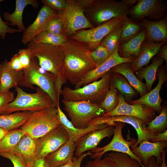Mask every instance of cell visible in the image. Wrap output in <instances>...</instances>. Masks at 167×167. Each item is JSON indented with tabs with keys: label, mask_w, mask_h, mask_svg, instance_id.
Returning a JSON list of instances; mask_svg holds the SVG:
<instances>
[{
	"label": "cell",
	"mask_w": 167,
	"mask_h": 167,
	"mask_svg": "<svg viewBox=\"0 0 167 167\" xmlns=\"http://www.w3.org/2000/svg\"><path fill=\"white\" fill-rule=\"evenodd\" d=\"M64 109L71 119L62 118L60 125L67 131L69 139L76 143L79 139L86 133L106 127L104 124H98L90 122L94 118L106 113L99 104L87 101H73L62 100Z\"/></svg>",
	"instance_id": "1"
},
{
	"label": "cell",
	"mask_w": 167,
	"mask_h": 167,
	"mask_svg": "<svg viewBox=\"0 0 167 167\" xmlns=\"http://www.w3.org/2000/svg\"><path fill=\"white\" fill-rule=\"evenodd\" d=\"M61 46L64 52L62 76L75 85L86 74L96 68L89 55L90 48L84 43L69 38Z\"/></svg>",
	"instance_id": "2"
},
{
	"label": "cell",
	"mask_w": 167,
	"mask_h": 167,
	"mask_svg": "<svg viewBox=\"0 0 167 167\" xmlns=\"http://www.w3.org/2000/svg\"><path fill=\"white\" fill-rule=\"evenodd\" d=\"M27 45L32 58L36 59L41 67L54 75L56 83L65 84L66 81L61 75L64 60V52L62 46L32 41Z\"/></svg>",
	"instance_id": "3"
},
{
	"label": "cell",
	"mask_w": 167,
	"mask_h": 167,
	"mask_svg": "<svg viewBox=\"0 0 167 167\" xmlns=\"http://www.w3.org/2000/svg\"><path fill=\"white\" fill-rule=\"evenodd\" d=\"M113 72L110 71L99 80L74 89L65 87L60 94L63 99L68 101H87L100 104L104 100L109 90Z\"/></svg>",
	"instance_id": "4"
},
{
	"label": "cell",
	"mask_w": 167,
	"mask_h": 167,
	"mask_svg": "<svg viewBox=\"0 0 167 167\" xmlns=\"http://www.w3.org/2000/svg\"><path fill=\"white\" fill-rule=\"evenodd\" d=\"M15 88L16 97L8 105L1 115L19 111H35L51 106L57 107L50 96L38 87L33 93L26 92L18 87Z\"/></svg>",
	"instance_id": "5"
},
{
	"label": "cell",
	"mask_w": 167,
	"mask_h": 167,
	"mask_svg": "<svg viewBox=\"0 0 167 167\" xmlns=\"http://www.w3.org/2000/svg\"><path fill=\"white\" fill-rule=\"evenodd\" d=\"M24 75L18 86L33 89L35 85L51 97L55 105L59 104L55 88L56 76L38 65L36 59L32 58L30 66L23 70Z\"/></svg>",
	"instance_id": "6"
},
{
	"label": "cell",
	"mask_w": 167,
	"mask_h": 167,
	"mask_svg": "<svg viewBox=\"0 0 167 167\" xmlns=\"http://www.w3.org/2000/svg\"><path fill=\"white\" fill-rule=\"evenodd\" d=\"M57 112L55 106L33 111L20 128L26 134L37 139L60 125Z\"/></svg>",
	"instance_id": "7"
},
{
	"label": "cell",
	"mask_w": 167,
	"mask_h": 167,
	"mask_svg": "<svg viewBox=\"0 0 167 167\" xmlns=\"http://www.w3.org/2000/svg\"><path fill=\"white\" fill-rule=\"evenodd\" d=\"M130 9L122 1L99 0L96 5L84 13L95 27L113 18L127 16Z\"/></svg>",
	"instance_id": "8"
},
{
	"label": "cell",
	"mask_w": 167,
	"mask_h": 167,
	"mask_svg": "<svg viewBox=\"0 0 167 167\" xmlns=\"http://www.w3.org/2000/svg\"><path fill=\"white\" fill-rule=\"evenodd\" d=\"M66 6L62 11L58 12L57 17L62 23L64 36L69 38L81 29L95 27L85 16L83 10L75 0H66Z\"/></svg>",
	"instance_id": "9"
},
{
	"label": "cell",
	"mask_w": 167,
	"mask_h": 167,
	"mask_svg": "<svg viewBox=\"0 0 167 167\" xmlns=\"http://www.w3.org/2000/svg\"><path fill=\"white\" fill-rule=\"evenodd\" d=\"M167 3L164 0H138L127 16L139 22L144 19L151 21L162 19L167 14Z\"/></svg>",
	"instance_id": "10"
},
{
	"label": "cell",
	"mask_w": 167,
	"mask_h": 167,
	"mask_svg": "<svg viewBox=\"0 0 167 167\" xmlns=\"http://www.w3.org/2000/svg\"><path fill=\"white\" fill-rule=\"evenodd\" d=\"M124 17L113 18L93 28L79 31L69 39L87 44L93 51L105 36L122 24Z\"/></svg>",
	"instance_id": "11"
},
{
	"label": "cell",
	"mask_w": 167,
	"mask_h": 167,
	"mask_svg": "<svg viewBox=\"0 0 167 167\" xmlns=\"http://www.w3.org/2000/svg\"><path fill=\"white\" fill-rule=\"evenodd\" d=\"M125 126L124 123L115 122L113 136L111 142L106 145L101 147H97L91 152L93 154L90 157L93 159L96 157L101 158L105 153L109 151L125 153L135 159L141 164V159L134 155L131 152L130 147H132L136 143V140L131 139L130 141L124 139L122 134L123 128Z\"/></svg>",
	"instance_id": "12"
},
{
	"label": "cell",
	"mask_w": 167,
	"mask_h": 167,
	"mask_svg": "<svg viewBox=\"0 0 167 167\" xmlns=\"http://www.w3.org/2000/svg\"><path fill=\"white\" fill-rule=\"evenodd\" d=\"M69 137L66 130L61 125L37 139L36 158H45L65 144Z\"/></svg>",
	"instance_id": "13"
},
{
	"label": "cell",
	"mask_w": 167,
	"mask_h": 167,
	"mask_svg": "<svg viewBox=\"0 0 167 167\" xmlns=\"http://www.w3.org/2000/svg\"><path fill=\"white\" fill-rule=\"evenodd\" d=\"M119 102L113 111L102 115L104 116L126 115L139 118L146 124L151 122L156 117V111L152 108L141 104L131 105L125 100L123 95L119 93Z\"/></svg>",
	"instance_id": "14"
},
{
	"label": "cell",
	"mask_w": 167,
	"mask_h": 167,
	"mask_svg": "<svg viewBox=\"0 0 167 167\" xmlns=\"http://www.w3.org/2000/svg\"><path fill=\"white\" fill-rule=\"evenodd\" d=\"M118 47L104 63L86 74L75 85V89L97 81L115 66L124 62L131 63L136 58L135 57L128 58L120 57L118 54Z\"/></svg>",
	"instance_id": "15"
},
{
	"label": "cell",
	"mask_w": 167,
	"mask_h": 167,
	"mask_svg": "<svg viewBox=\"0 0 167 167\" xmlns=\"http://www.w3.org/2000/svg\"><path fill=\"white\" fill-rule=\"evenodd\" d=\"M57 11L43 5L35 20L23 32L22 43L27 45L32 41L38 34L44 31L47 24L57 16Z\"/></svg>",
	"instance_id": "16"
},
{
	"label": "cell",
	"mask_w": 167,
	"mask_h": 167,
	"mask_svg": "<svg viewBox=\"0 0 167 167\" xmlns=\"http://www.w3.org/2000/svg\"><path fill=\"white\" fill-rule=\"evenodd\" d=\"M114 128V126H109L84 134L77 143L74 152L75 156L78 157L86 151L96 149L102 139L105 137L109 138L113 134Z\"/></svg>",
	"instance_id": "17"
},
{
	"label": "cell",
	"mask_w": 167,
	"mask_h": 167,
	"mask_svg": "<svg viewBox=\"0 0 167 167\" xmlns=\"http://www.w3.org/2000/svg\"><path fill=\"white\" fill-rule=\"evenodd\" d=\"M99 119L102 123L108 124L116 122H120L131 125L136 130L138 139L136 143L131 148L135 147L143 140L150 142L154 139L156 134L146 130V124L141 119L134 117L126 115H117L114 116H100Z\"/></svg>",
	"instance_id": "18"
},
{
	"label": "cell",
	"mask_w": 167,
	"mask_h": 167,
	"mask_svg": "<svg viewBox=\"0 0 167 167\" xmlns=\"http://www.w3.org/2000/svg\"><path fill=\"white\" fill-rule=\"evenodd\" d=\"M156 75L158 82L156 87L139 98L130 102L129 104L144 105L152 108L156 112H161L162 109L161 103L163 100L160 96V92L162 85L167 78L164 65H162L159 67Z\"/></svg>",
	"instance_id": "19"
},
{
	"label": "cell",
	"mask_w": 167,
	"mask_h": 167,
	"mask_svg": "<svg viewBox=\"0 0 167 167\" xmlns=\"http://www.w3.org/2000/svg\"><path fill=\"white\" fill-rule=\"evenodd\" d=\"M139 145L131 148V151L135 156L140 158L145 167L148 165L149 158L154 156L157 163L161 165L162 162L161 152L167 147V141H160L151 142L143 140L140 142Z\"/></svg>",
	"instance_id": "20"
},
{
	"label": "cell",
	"mask_w": 167,
	"mask_h": 167,
	"mask_svg": "<svg viewBox=\"0 0 167 167\" xmlns=\"http://www.w3.org/2000/svg\"><path fill=\"white\" fill-rule=\"evenodd\" d=\"M139 22L146 31V41L167 42V14L158 21H151L144 19Z\"/></svg>",
	"instance_id": "21"
},
{
	"label": "cell",
	"mask_w": 167,
	"mask_h": 167,
	"mask_svg": "<svg viewBox=\"0 0 167 167\" xmlns=\"http://www.w3.org/2000/svg\"><path fill=\"white\" fill-rule=\"evenodd\" d=\"M77 143L69 139L63 145L45 159L50 167H58L72 161Z\"/></svg>",
	"instance_id": "22"
},
{
	"label": "cell",
	"mask_w": 167,
	"mask_h": 167,
	"mask_svg": "<svg viewBox=\"0 0 167 167\" xmlns=\"http://www.w3.org/2000/svg\"><path fill=\"white\" fill-rule=\"evenodd\" d=\"M36 141L26 134L10 152L20 157L29 165L36 158Z\"/></svg>",
	"instance_id": "23"
},
{
	"label": "cell",
	"mask_w": 167,
	"mask_h": 167,
	"mask_svg": "<svg viewBox=\"0 0 167 167\" xmlns=\"http://www.w3.org/2000/svg\"><path fill=\"white\" fill-rule=\"evenodd\" d=\"M167 42L160 43L145 41L143 44L140 54L131 63V70L134 73L147 65L151 59L156 55L161 47Z\"/></svg>",
	"instance_id": "24"
},
{
	"label": "cell",
	"mask_w": 167,
	"mask_h": 167,
	"mask_svg": "<svg viewBox=\"0 0 167 167\" xmlns=\"http://www.w3.org/2000/svg\"><path fill=\"white\" fill-rule=\"evenodd\" d=\"M15 8L14 11L12 13L5 11L3 14L4 19L9 22V24L13 26H16L18 29L22 32L26 29L23 20V15L25 7L31 5L34 9H37L39 3L36 0H16Z\"/></svg>",
	"instance_id": "25"
},
{
	"label": "cell",
	"mask_w": 167,
	"mask_h": 167,
	"mask_svg": "<svg viewBox=\"0 0 167 167\" xmlns=\"http://www.w3.org/2000/svg\"><path fill=\"white\" fill-rule=\"evenodd\" d=\"M2 64L0 93H4L9 92L11 88L19 86L24 72L23 71H16L11 68L7 60H5Z\"/></svg>",
	"instance_id": "26"
},
{
	"label": "cell",
	"mask_w": 167,
	"mask_h": 167,
	"mask_svg": "<svg viewBox=\"0 0 167 167\" xmlns=\"http://www.w3.org/2000/svg\"><path fill=\"white\" fill-rule=\"evenodd\" d=\"M147 32L143 28L136 35L126 42L119 45L118 52L119 56L123 58L132 57H138L142 45L146 41Z\"/></svg>",
	"instance_id": "27"
},
{
	"label": "cell",
	"mask_w": 167,
	"mask_h": 167,
	"mask_svg": "<svg viewBox=\"0 0 167 167\" xmlns=\"http://www.w3.org/2000/svg\"><path fill=\"white\" fill-rule=\"evenodd\" d=\"M131 63L127 62L118 64L110 71L124 76L132 88L142 96L148 92L146 85L136 77L131 70Z\"/></svg>",
	"instance_id": "28"
},
{
	"label": "cell",
	"mask_w": 167,
	"mask_h": 167,
	"mask_svg": "<svg viewBox=\"0 0 167 167\" xmlns=\"http://www.w3.org/2000/svg\"><path fill=\"white\" fill-rule=\"evenodd\" d=\"M164 60L155 57L152 63L149 66L143 67L135 72V75L140 81L144 79L148 92L152 89L153 84L156 80V73L158 68L162 65Z\"/></svg>",
	"instance_id": "29"
},
{
	"label": "cell",
	"mask_w": 167,
	"mask_h": 167,
	"mask_svg": "<svg viewBox=\"0 0 167 167\" xmlns=\"http://www.w3.org/2000/svg\"><path fill=\"white\" fill-rule=\"evenodd\" d=\"M33 111H17L0 115V127L9 131L20 128L26 122Z\"/></svg>",
	"instance_id": "30"
},
{
	"label": "cell",
	"mask_w": 167,
	"mask_h": 167,
	"mask_svg": "<svg viewBox=\"0 0 167 167\" xmlns=\"http://www.w3.org/2000/svg\"><path fill=\"white\" fill-rule=\"evenodd\" d=\"M112 78L110 87L118 91L123 96L128 103L137 97L138 93L132 88L127 80L118 73H114Z\"/></svg>",
	"instance_id": "31"
},
{
	"label": "cell",
	"mask_w": 167,
	"mask_h": 167,
	"mask_svg": "<svg viewBox=\"0 0 167 167\" xmlns=\"http://www.w3.org/2000/svg\"><path fill=\"white\" fill-rule=\"evenodd\" d=\"M143 28L139 22L134 21L127 15L123 19L119 45L124 43L138 34Z\"/></svg>",
	"instance_id": "32"
},
{
	"label": "cell",
	"mask_w": 167,
	"mask_h": 167,
	"mask_svg": "<svg viewBox=\"0 0 167 167\" xmlns=\"http://www.w3.org/2000/svg\"><path fill=\"white\" fill-rule=\"evenodd\" d=\"M25 134V133L20 128L9 131L0 140V153L10 152Z\"/></svg>",
	"instance_id": "33"
},
{
	"label": "cell",
	"mask_w": 167,
	"mask_h": 167,
	"mask_svg": "<svg viewBox=\"0 0 167 167\" xmlns=\"http://www.w3.org/2000/svg\"><path fill=\"white\" fill-rule=\"evenodd\" d=\"M104 155L115 163V167H143V165L126 153L112 151Z\"/></svg>",
	"instance_id": "34"
},
{
	"label": "cell",
	"mask_w": 167,
	"mask_h": 167,
	"mask_svg": "<svg viewBox=\"0 0 167 167\" xmlns=\"http://www.w3.org/2000/svg\"><path fill=\"white\" fill-rule=\"evenodd\" d=\"M145 126L146 131L155 134L164 132L167 128V108L166 106L162 107L160 114L156 116Z\"/></svg>",
	"instance_id": "35"
},
{
	"label": "cell",
	"mask_w": 167,
	"mask_h": 167,
	"mask_svg": "<svg viewBox=\"0 0 167 167\" xmlns=\"http://www.w3.org/2000/svg\"><path fill=\"white\" fill-rule=\"evenodd\" d=\"M122 24L108 34L101 41L100 45L104 47L111 55L119 45Z\"/></svg>",
	"instance_id": "36"
},
{
	"label": "cell",
	"mask_w": 167,
	"mask_h": 167,
	"mask_svg": "<svg viewBox=\"0 0 167 167\" xmlns=\"http://www.w3.org/2000/svg\"><path fill=\"white\" fill-rule=\"evenodd\" d=\"M66 39L63 35H56L43 31L38 34L32 41L36 43L61 45Z\"/></svg>",
	"instance_id": "37"
},
{
	"label": "cell",
	"mask_w": 167,
	"mask_h": 167,
	"mask_svg": "<svg viewBox=\"0 0 167 167\" xmlns=\"http://www.w3.org/2000/svg\"><path fill=\"white\" fill-rule=\"evenodd\" d=\"M119 95L118 91L110 87L104 100L99 104L105 110L106 113L113 111L117 107L119 102Z\"/></svg>",
	"instance_id": "38"
},
{
	"label": "cell",
	"mask_w": 167,
	"mask_h": 167,
	"mask_svg": "<svg viewBox=\"0 0 167 167\" xmlns=\"http://www.w3.org/2000/svg\"><path fill=\"white\" fill-rule=\"evenodd\" d=\"M89 54L96 68L104 63L110 56L107 50L100 45L94 50L90 51Z\"/></svg>",
	"instance_id": "39"
},
{
	"label": "cell",
	"mask_w": 167,
	"mask_h": 167,
	"mask_svg": "<svg viewBox=\"0 0 167 167\" xmlns=\"http://www.w3.org/2000/svg\"><path fill=\"white\" fill-rule=\"evenodd\" d=\"M43 31L56 35L64 36L63 24L62 21L57 17V16L47 24Z\"/></svg>",
	"instance_id": "40"
},
{
	"label": "cell",
	"mask_w": 167,
	"mask_h": 167,
	"mask_svg": "<svg viewBox=\"0 0 167 167\" xmlns=\"http://www.w3.org/2000/svg\"><path fill=\"white\" fill-rule=\"evenodd\" d=\"M104 157H96L93 158L92 161H88L85 167H115V163L104 155Z\"/></svg>",
	"instance_id": "41"
},
{
	"label": "cell",
	"mask_w": 167,
	"mask_h": 167,
	"mask_svg": "<svg viewBox=\"0 0 167 167\" xmlns=\"http://www.w3.org/2000/svg\"><path fill=\"white\" fill-rule=\"evenodd\" d=\"M2 156L9 159L14 167H29V165L20 157L8 152L0 153Z\"/></svg>",
	"instance_id": "42"
},
{
	"label": "cell",
	"mask_w": 167,
	"mask_h": 167,
	"mask_svg": "<svg viewBox=\"0 0 167 167\" xmlns=\"http://www.w3.org/2000/svg\"><path fill=\"white\" fill-rule=\"evenodd\" d=\"M44 5L57 12L63 11L66 6V0H41Z\"/></svg>",
	"instance_id": "43"
},
{
	"label": "cell",
	"mask_w": 167,
	"mask_h": 167,
	"mask_svg": "<svg viewBox=\"0 0 167 167\" xmlns=\"http://www.w3.org/2000/svg\"><path fill=\"white\" fill-rule=\"evenodd\" d=\"M3 0H0V3ZM9 22L4 21L0 15V37L2 39H4L7 33L13 34L21 32H22L18 29L11 28L8 25Z\"/></svg>",
	"instance_id": "44"
},
{
	"label": "cell",
	"mask_w": 167,
	"mask_h": 167,
	"mask_svg": "<svg viewBox=\"0 0 167 167\" xmlns=\"http://www.w3.org/2000/svg\"><path fill=\"white\" fill-rule=\"evenodd\" d=\"M17 54L23 70L28 67L32 61V57L28 49L27 48L19 49Z\"/></svg>",
	"instance_id": "45"
},
{
	"label": "cell",
	"mask_w": 167,
	"mask_h": 167,
	"mask_svg": "<svg viewBox=\"0 0 167 167\" xmlns=\"http://www.w3.org/2000/svg\"><path fill=\"white\" fill-rule=\"evenodd\" d=\"M14 98V93L11 92L0 93V115L6 108L8 105L13 101Z\"/></svg>",
	"instance_id": "46"
},
{
	"label": "cell",
	"mask_w": 167,
	"mask_h": 167,
	"mask_svg": "<svg viewBox=\"0 0 167 167\" xmlns=\"http://www.w3.org/2000/svg\"><path fill=\"white\" fill-rule=\"evenodd\" d=\"M77 5L84 11L96 5L99 0H75Z\"/></svg>",
	"instance_id": "47"
},
{
	"label": "cell",
	"mask_w": 167,
	"mask_h": 167,
	"mask_svg": "<svg viewBox=\"0 0 167 167\" xmlns=\"http://www.w3.org/2000/svg\"><path fill=\"white\" fill-rule=\"evenodd\" d=\"M8 64L10 67L14 70L16 71L23 70L17 53L13 55L11 60L8 61Z\"/></svg>",
	"instance_id": "48"
},
{
	"label": "cell",
	"mask_w": 167,
	"mask_h": 167,
	"mask_svg": "<svg viewBox=\"0 0 167 167\" xmlns=\"http://www.w3.org/2000/svg\"><path fill=\"white\" fill-rule=\"evenodd\" d=\"M156 57L161 58L165 61L166 64V67L167 65V44L163 45L160 48L159 52L156 55Z\"/></svg>",
	"instance_id": "49"
},
{
	"label": "cell",
	"mask_w": 167,
	"mask_h": 167,
	"mask_svg": "<svg viewBox=\"0 0 167 167\" xmlns=\"http://www.w3.org/2000/svg\"><path fill=\"white\" fill-rule=\"evenodd\" d=\"M92 154L90 151H88L87 152L82 154L78 157L73 156L72 160L76 167H80L81 162L84 158L88 156L91 155Z\"/></svg>",
	"instance_id": "50"
},
{
	"label": "cell",
	"mask_w": 167,
	"mask_h": 167,
	"mask_svg": "<svg viewBox=\"0 0 167 167\" xmlns=\"http://www.w3.org/2000/svg\"><path fill=\"white\" fill-rule=\"evenodd\" d=\"M29 167H50L45 158L41 159L36 158L29 165Z\"/></svg>",
	"instance_id": "51"
},
{
	"label": "cell",
	"mask_w": 167,
	"mask_h": 167,
	"mask_svg": "<svg viewBox=\"0 0 167 167\" xmlns=\"http://www.w3.org/2000/svg\"><path fill=\"white\" fill-rule=\"evenodd\" d=\"M160 141H167V130L164 132L156 134L154 139L151 141V142Z\"/></svg>",
	"instance_id": "52"
},
{
	"label": "cell",
	"mask_w": 167,
	"mask_h": 167,
	"mask_svg": "<svg viewBox=\"0 0 167 167\" xmlns=\"http://www.w3.org/2000/svg\"><path fill=\"white\" fill-rule=\"evenodd\" d=\"M160 166L161 165L157 163L156 158L154 156H151L148 159L147 167H160ZM143 167H145L143 165Z\"/></svg>",
	"instance_id": "53"
},
{
	"label": "cell",
	"mask_w": 167,
	"mask_h": 167,
	"mask_svg": "<svg viewBox=\"0 0 167 167\" xmlns=\"http://www.w3.org/2000/svg\"><path fill=\"white\" fill-rule=\"evenodd\" d=\"M138 0H122V1L127 6L131 8L137 2Z\"/></svg>",
	"instance_id": "54"
},
{
	"label": "cell",
	"mask_w": 167,
	"mask_h": 167,
	"mask_svg": "<svg viewBox=\"0 0 167 167\" xmlns=\"http://www.w3.org/2000/svg\"><path fill=\"white\" fill-rule=\"evenodd\" d=\"M166 152V150L165 149L163 150L161 152V155L162 156V162L161 165L160 167H167L165 163V156Z\"/></svg>",
	"instance_id": "55"
},
{
	"label": "cell",
	"mask_w": 167,
	"mask_h": 167,
	"mask_svg": "<svg viewBox=\"0 0 167 167\" xmlns=\"http://www.w3.org/2000/svg\"><path fill=\"white\" fill-rule=\"evenodd\" d=\"M8 132L5 129L0 127V140L4 137Z\"/></svg>",
	"instance_id": "56"
},
{
	"label": "cell",
	"mask_w": 167,
	"mask_h": 167,
	"mask_svg": "<svg viewBox=\"0 0 167 167\" xmlns=\"http://www.w3.org/2000/svg\"><path fill=\"white\" fill-rule=\"evenodd\" d=\"M58 167H76V166L72 160L65 165Z\"/></svg>",
	"instance_id": "57"
},
{
	"label": "cell",
	"mask_w": 167,
	"mask_h": 167,
	"mask_svg": "<svg viewBox=\"0 0 167 167\" xmlns=\"http://www.w3.org/2000/svg\"><path fill=\"white\" fill-rule=\"evenodd\" d=\"M2 64L0 63V78H1V72H2Z\"/></svg>",
	"instance_id": "58"
}]
</instances>
